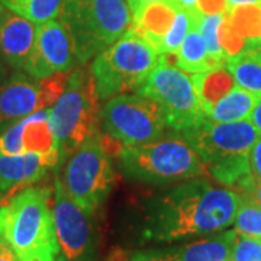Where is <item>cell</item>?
<instances>
[{"label":"cell","mask_w":261,"mask_h":261,"mask_svg":"<svg viewBox=\"0 0 261 261\" xmlns=\"http://www.w3.org/2000/svg\"><path fill=\"white\" fill-rule=\"evenodd\" d=\"M260 47H261V45H260Z\"/></svg>","instance_id":"obj_41"},{"label":"cell","mask_w":261,"mask_h":261,"mask_svg":"<svg viewBox=\"0 0 261 261\" xmlns=\"http://www.w3.org/2000/svg\"><path fill=\"white\" fill-rule=\"evenodd\" d=\"M219 42H221V47L224 49L226 60L241 54L243 51L248 48L244 38L235 31V28L231 25V22L228 20L226 16L224 18V22L221 25V29H219Z\"/></svg>","instance_id":"obj_27"},{"label":"cell","mask_w":261,"mask_h":261,"mask_svg":"<svg viewBox=\"0 0 261 261\" xmlns=\"http://www.w3.org/2000/svg\"><path fill=\"white\" fill-rule=\"evenodd\" d=\"M159 105L166 115L168 128L176 132L186 130L205 119L196 96L192 77L181 71L167 56H161L159 64L137 90Z\"/></svg>","instance_id":"obj_10"},{"label":"cell","mask_w":261,"mask_h":261,"mask_svg":"<svg viewBox=\"0 0 261 261\" xmlns=\"http://www.w3.org/2000/svg\"><path fill=\"white\" fill-rule=\"evenodd\" d=\"M174 65L187 74H197L219 68L225 65V63L209 54L205 38L199 25H196L183 39L177 54L174 56Z\"/></svg>","instance_id":"obj_18"},{"label":"cell","mask_w":261,"mask_h":261,"mask_svg":"<svg viewBox=\"0 0 261 261\" xmlns=\"http://www.w3.org/2000/svg\"><path fill=\"white\" fill-rule=\"evenodd\" d=\"M77 64L71 37L64 23L60 19L39 23L23 73L35 80H42L58 73H67Z\"/></svg>","instance_id":"obj_12"},{"label":"cell","mask_w":261,"mask_h":261,"mask_svg":"<svg viewBox=\"0 0 261 261\" xmlns=\"http://www.w3.org/2000/svg\"><path fill=\"white\" fill-rule=\"evenodd\" d=\"M178 8L186 10H196V0H174Z\"/></svg>","instance_id":"obj_35"},{"label":"cell","mask_w":261,"mask_h":261,"mask_svg":"<svg viewBox=\"0 0 261 261\" xmlns=\"http://www.w3.org/2000/svg\"><path fill=\"white\" fill-rule=\"evenodd\" d=\"M0 261H22L3 237H0Z\"/></svg>","instance_id":"obj_31"},{"label":"cell","mask_w":261,"mask_h":261,"mask_svg":"<svg viewBox=\"0 0 261 261\" xmlns=\"http://www.w3.org/2000/svg\"><path fill=\"white\" fill-rule=\"evenodd\" d=\"M0 237L22 261L61 254L47 187H25L0 206Z\"/></svg>","instance_id":"obj_3"},{"label":"cell","mask_w":261,"mask_h":261,"mask_svg":"<svg viewBox=\"0 0 261 261\" xmlns=\"http://www.w3.org/2000/svg\"><path fill=\"white\" fill-rule=\"evenodd\" d=\"M58 167L54 161L37 154H0V195L16 187L37 183L47 176L49 168Z\"/></svg>","instance_id":"obj_17"},{"label":"cell","mask_w":261,"mask_h":261,"mask_svg":"<svg viewBox=\"0 0 261 261\" xmlns=\"http://www.w3.org/2000/svg\"><path fill=\"white\" fill-rule=\"evenodd\" d=\"M229 9L228 0H196V10L202 16L225 15Z\"/></svg>","instance_id":"obj_29"},{"label":"cell","mask_w":261,"mask_h":261,"mask_svg":"<svg viewBox=\"0 0 261 261\" xmlns=\"http://www.w3.org/2000/svg\"><path fill=\"white\" fill-rule=\"evenodd\" d=\"M149 2H157V0H128V3H129V8H130V13L134 12V10H137L140 6L142 5H145V3H149Z\"/></svg>","instance_id":"obj_37"},{"label":"cell","mask_w":261,"mask_h":261,"mask_svg":"<svg viewBox=\"0 0 261 261\" xmlns=\"http://www.w3.org/2000/svg\"><path fill=\"white\" fill-rule=\"evenodd\" d=\"M6 79H8L6 77V68H5V65L0 63V83H3Z\"/></svg>","instance_id":"obj_38"},{"label":"cell","mask_w":261,"mask_h":261,"mask_svg":"<svg viewBox=\"0 0 261 261\" xmlns=\"http://www.w3.org/2000/svg\"><path fill=\"white\" fill-rule=\"evenodd\" d=\"M113 180L111 154L105 148L99 134L86 141L65 163L63 178L65 190L90 216L106 200Z\"/></svg>","instance_id":"obj_9"},{"label":"cell","mask_w":261,"mask_h":261,"mask_svg":"<svg viewBox=\"0 0 261 261\" xmlns=\"http://www.w3.org/2000/svg\"><path fill=\"white\" fill-rule=\"evenodd\" d=\"M125 177L148 185H171L196 178L205 164L183 135L161 137L137 147L123 148L116 155Z\"/></svg>","instance_id":"obj_5"},{"label":"cell","mask_w":261,"mask_h":261,"mask_svg":"<svg viewBox=\"0 0 261 261\" xmlns=\"http://www.w3.org/2000/svg\"><path fill=\"white\" fill-rule=\"evenodd\" d=\"M202 15L197 10H186L178 9L176 19L171 25V28L168 29L167 35L163 39L161 44V54L167 57H174L177 54L178 48L181 45L183 39L186 38L189 31L199 25L202 20Z\"/></svg>","instance_id":"obj_24"},{"label":"cell","mask_w":261,"mask_h":261,"mask_svg":"<svg viewBox=\"0 0 261 261\" xmlns=\"http://www.w3.org/2000/svg\"><path fill=\"white\" fill-rule=\"evenodd\" d=\"M250 177L254 185L261 183V134L250 151Z\"/></svg>","instance_id":"obj_30"},{"label":"cell","mask_w":261,"mask_h":261,"mask_svg":"<svg viewBox=\"0 0 261 261\" xmlns=\"http://www.w3.org/2000/svg\"><path fill=\"white\" fill-rule=\"evenodd\" d=\"M178 134L192 144L209 174L221 185L237 190L250 177V151L260 135L250 121L221 123L205 118Z\"/></svg>","instance_id":"obj_2"},{"label":"cell","mask_w":261,"mask_h":261,"mask_svg":"<svg viewBox=\"0 0 261 261\" xmlns=\"http://www.w3.org/2000/svg\"><path fill=\"white\" fill-rule=\"evenodd\" d=\"M99 102L92 68L83 64L73 70L63 94L49 108V123L60 151V163L99 134Z\"/></svg>","instance_id":"obj_6"},{"label":"cell","mask_w":261,"mask_h":261,"mask_svg":"<svg viewBox=\"0 0 261 261\" xmlns=\"http://www.w3.org/2000/svg\"><path fill=\"white\" fill-rule=\"evenodd\" d=\"M190 77L200 109L205 113V116L212 112L215 105L237 86L229 70L225 65L211 71L192 74Z\"/></svg>","instance_id":"obj_19"},{"label":"cell","mask_w":261,"mask_h":261,"mask_svg":"<svg viewBox=\"0 0 261 261\" xmlns=\"http://www.w3.org/2000/svg\"><path fill=\"white\" fill-rule=\"evenodd\" d=\"M5 9V8H3V5H2V3H0V13H2V10Z\"/></svg>","instance_id":"obj_39"},{"label":"cell","mask_w":261,"mask_h":261,"mask_svg":"<svg viewBox=\"0 0 261 261\" xmlns=\"http://www.w3.org/2000/svg\"><path fill=\"white\" fill-rule=\"evenodd\" d=\"M238 232L226 231L166 252H141L132 261H229Z\"/></svg>","instance_id":"obj_15"},{"label":"cell","mask_w":261,"mask_h":261,"mask_svg":"<svg viewBox=\"0 0 261 261\" xmlns=\"http://www.w3.org/2000/svg\"><path fill=\"white\" fill-rule=\"evenodd\" d=\"M67 73L35 80L27 73H15L0 83V134L32 113L49 109L63 94Z\"/></svg>","instance_id":"obj_11"},{"label":"cell","mask_w":261,"mask_h":261,"mask_svg":"<svg viewBox=\"0 0 261 261\" xmlns=\"http://www.w3.org/2000/svg\"><path fill=\"white\" fill-rule=\"evenodd\" d=\"M28 261H65L64 255L61 254H57V255H45V257H35V258H31Z\"/></svg>","instance_id":"obj_36"},{"label":"cell","mask_w":261,"mask_h":261,"mask_svg":"<svg viewBox=\"0 0 261 261\" xmlns=\"http://www.w3.org/2000/svg\"><path fill=\"white\" fill-rule=\"evenodd\" d=\"M250 122L257 128L258 134H261V97L255 105V108L252 109L251 116H250Z\"/></svg>","instance_id":"obj_33"},{"label":"cell","mask_w":261,"mask_h":261,"mask_svg":"<svg viewBox=\"0 0 261 261\" xmlns=\"http://www.w3.org/2000/svg\"><path fill=\"white\" fill-rule=\"evenodd\" d=\"M58 19L68 31L79 64H86L129 29L128 0H64Z\"/></svg>","instance_id":"obj_4"},{"label":"cell","mask_w":261,"mask_h":261,"mask_svg":"<svg viewBox=\"0 0 261 261\" xmlns=\"http://www.w3.org/2000/svg\"><path fill=\"white\" fill-rule=\"evenodd\" d=\"M232 261H261V240L247 235H237L233 244Z\"/></svg>","instance_id":"obj_28"},{"label":"cell","mask_w":261,"mask_h":261,"mask_svg":"<svg viewBox=\"0 0 261 261\" xmlns=\"http://www.w3.org/2000/svg\"><path fill=\"white\" fill-rule=\"evenodd\" d=\"M258 99L260 97H257L255 94L235 86L229 93L215 105L212 112L206 118L221 123L250 121L252 109L255 108Z\"/></svg>","instance_id":"obj_21"},{"label":"cell","mask_w":261,"mask_h":261,"mask_svg":"<svg viewBox=\"0 0 261 261\" xmlns=\"http://www.w3.org/2000/svg\"><path fill=\"white\" fill-rule=\"evenodd\" d=\"M241 199L252 202V203H257V205H261V183L254 185L251 190L247 195L241 196Z\"/></svg>","instance_id":"obj_32"},{"label":"cell","mask_w":261,"mask_h":261,"mask_svg":"<svg viewBox=\"0 0 261 261\" xmlns=\"http://www.w3.org/2000/svg\"><path fill=\"white\" fill-rule=\"evenodd\" d=\"M0 3L3 8L39 25L58 19L64 0H0Z\"/></svg>","instance_id":"obj_23"},{"label":"cell","mask_w":261,"mask_h":261,"mask_svg":"<svg viewBox=\"0 0 261 261\" xmlns=\"http://www.w3.org/2000/svg\"><path fill=\"white\" fill-rule=\"evenodd\" d=\"M229 261H232V260H229Z\"/></svg>","instance_id":"obj_40"},{"label":"cell","mask_w":261,"mask_h":261,"mask_svg":"<svg viewBox=\"0 0 261 261\" xmlns=\"http://www.w3.org/2000/svg\"><path fill=\"white\" fill-rule=\"evenodd\" d=\"M174 0L149 2L132 12L129 29L137 32L161 54V44L178 12Z\"/></svg>","instance_id":"obj_16"},{"label":"cell","mask_w":261,"mask_h":261,"mask_svg":"<svg viewBox=\"0 0 261 261\" xmlns=\"http://www.w3.org/2000/svg\"><path fill=\"white\" fill-rule=\"evenodd\" d=\"M225 16L235 31L244 38L247 47L261 45V5H245L229 8Z\"/></svg>","instance_id":"obj_22"},{"label":"cell","mask_w":261,"mask_h":261,"mask_svg":"<svg viewBox=\"0 0 261 261\" xmlns=\"http://www.w3.org/2000/svg\"><path fill=\"white\" fill-rule=\"evenodd\" d=\"M235 231L261 240V205L244 200L235 218Z\"/></svg>","instance_id":"obj_25"},{"label":"cell","mask_w":261,"mask_h":261,"mask_svg":"<svg viewBox=\"0 0 261 261\" xmlns=\"http://www.w3.org/2000/svg\"><path fill=\"white\" fill-rule=\"evenodd\" d=\"M56 235L65 260L80 261L90 251L92 225L89 216L67 193L63 180L57 176L53 206Z\"/></svg>","instance_id":"obj_13"},{"label":"cell","mask_w":261,"mask_h":261,"mask_svg":"<svg viewBox=\"0 0 261 261\" xmlns=\"http://www.w3.org/2000/svg\"><path fill=\"white\" fill-rule=\"evenodd\" d=\"M241 203V196L231 189L190 178L151 205L147 237L176 241L221 231L235 222Z\"/></svg>","instance_id":"obj_1"},{"label":"cell","mask_w":261,"mask_h":261,"mask_svg":"<svg viewBox=\"0 0 261 261\" xmlns=\"http://www.w3.org/2000/svg\"><path fill=\"white\" fill-rule=\"evenodd\" d=\"M161 56L144 38L128 29L93 60L92 73L99 100L106 102L115 96L137 92Z\"/></svg>","instance_id":"obj_7"},{"label":"cell","mask_w":261,"mask_h":261,"mask_svg":"<svg viewBox=\"0 0 261 261\" xmlns=\"http://www.w3.org/2000/svg\"><path fill=\"white\" fill-rule=\"evenodd\" d=\"M229 8L233 6H245V5H261V0H228Z\"/></svg>","instance_id":"obj_34"},{"label":"cell","mask_w":261,"mask_h":261,"mask_svg":"<svg viewBox=\"0 0 261 261\" xmlns=\"http://www.w3.org/2000/svg\"><path fill=\"white\" fill-rule=\"evenodd\" d=\"M100 125L108 138L122 148L148 144L164 137L167 119L154 100L142 94H119L100 108Z\"/></svg>","instance_id":"obj_8"},{"label":"cell","mask_w":261,"mask_h":261,"mask_svg":"<svg viewBox=\"0 0 261 261\" xmlns=\"http://www.w3.org/2000/svg\"><path fill=\"white\" fill-rule=\"evenodd\" d=\"M37 23L9 9L0 13V58L15 70H23L37 38Z\"/></svg>","instance_id":"obj_14"},{"label":"cell","mask_w":261,"mask_h":261,"mask_svg":"<svg viewBox=\"0 0 261 261\" xmlns=\"http://www.w3.org/2000/svg\"><path fill=\"white\" fill-rule=\"evenodd\" d=\"M238 87L261 97V47L247 48L225 61Z\"/></svg>","instance_id":"obj_20"},{"label":"cell","mask_w":261,"mask_h":261,"mask_svg":"<svg viewBox=\"0 0 261 261\" xmlns=\"http://www.w3.org/2000/svg\"><path fill=\"white\" fill-rule=\"evenodd\" d=\"M225 15H211V16H203L200 23H199V29L202 32V35L205 38L206 45H207V51L209 54L221 61H226V57L224 54V49L221 47L219 42V29L224 22Z\"/></svg>","instance_id":"obj_26"}]
</instances>
